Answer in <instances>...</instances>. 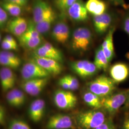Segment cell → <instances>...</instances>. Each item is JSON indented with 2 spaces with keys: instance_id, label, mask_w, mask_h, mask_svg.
I'll list each match as a JSON object with an SVG mask.
<instances>
[{
  "instance_id": "18",
  "label": "cell",
  "mask_w": 129,
  "mask_h": 129,
  "mask_svg": "<svg viewBox=\"0 0 129 129\" xmlns=\"http://www.w3.org/2000/svg\"><path fill=\"white\" fill-rule=\"evenodd\" d=\"M115 28L112 26L108 31L104 41L102 44V49L106 55L107 59L110 62L114 55V48L113 36Z\"/></svg>"
},
{
  "instance_id": "46",
  "label": "cell",
  "mask_w": 129,
  "mask_h": 129,
  "mask_svg": "<svg viewBox=\"0 0 129 129\" xmlns=\"http://www.w3.org/2000/svg\"></svg>"
},
{
  "instance_id": "4",
  "label": "cell",
  "mask_w": 129,
  "mask_h": 129,
  "mask_svg": "<svg viewBox=\"0 0 129 129\" xmlns=\"http://www.w3.org/2000/svg\"><path fill=\"white\" fill-rule=\"evenodd\" d=\"M128 93H119L102 98L101 99L102 107L110 114L115 113L126 101Z\"/></svg>"
},
{
  "instance_id": "41",
  "label": "cell",
  "mask_w": 129,
  "mask_h": 129,
  "mask_svg": "<svg viewBox=\"0 0 129 129\" xmlns=\"http://www.w3.org/2000/svg\"><path fill=\"white\" fill-rule=\"evenodd\" d=\"M112 5L116 6H121L125 9L128 8L127 6L125 4L124 0H109Z\"/></svg>"
},
{
  "instance_id": "17",
  "label": "cell",
  "mask_w": 129,
  "mask_h": 129,
  "mask_svg": "<svg viewBox=\"0 0 129 129\" xmlns=\"http://www.w3.org/2000/svg\"><path fill=\"white\" fill-rule=\"evenodd\" d=\"M110 75L111 78L115 83H120L127 78L129 75V69L124 63H116L111 67Z\"/></svg>"
},
{
  "instance_id": "19",
  "label": "cell",
  "mask_w": 129,
  "mask_h": 129,
  "mask_svg": "<svg viewBox=\"0 0 129 129\" xmlns=\"http://www.w3.org/2000/svg\"><path fill=\"white\" fill-rule=\"evenodd\" d=\"M85 5L88 12L94 16L104 14L107 10L106 3L102 0H88Z\"/></svg>"
},
{
  "instance_id": "11",
  "label": "cell",
  "mask_w": 129,
  "mask_h": 129,
  "mask_svg": "<svg viewBox=\"0 0 129 129\" xmlns=\"http://www.w3.org/2000/svg\"><path fill=\"white\" fill-rule=\"evenodd\" d=\"M54 12L52 8L45 1L35 0L33 8V22L38 23Z\"/></svg>"
},
{
  "instance_id": "23",
  "label": "cell",
  "mask_w": 129,
  "mask_h": 129,
  "mask_svg": "<svg viewBox=\"0 0 129 129\" xmlns=\"http://www.w3.org/2000/svg\"><path fill=\"white\" fill-rule=\"evenodd\" d=\"M18 40L21 46L31 49H36L39 46L42 42V37L37 38L18 37Z\"/></svg>"
},
{
  "instance_id": "32",
  "label": "cell",
  "mask_w": 129,
  "mask_h": 129,
  "mask_svg": "<svg viewBox=\"0 0 129 129\" xmlns=\"http://www.w3.org/2000/svg\"><path fill=\"white\" fill-rule=\"evenodd\" d=\"M122 27L125 32L129 36V9L123 15L122 20Z\"/></svg>"
},
{
  "instance_id": "26",
  "label": "cell",
  "mask_w": 129,
  "mask_h": 129,
  "mask_svg": "<svg viewBox=\"0 0 129 129\" xmlns=\"http://www.w3.org/2000/svg\"><path fill=\"white\" fill-rule=\"evenodd\" d=\"M8 129H31L29 125L23 120L17 119L10 121Z\"/></svg>"
},
{
  "instance_id": "24",
  "label": "cell",
  "mask_w": 129,
  "mask_h": 129,
  "mask_svg": "<svg viewBox=\"0 0 129 129\" xmlns=\"http://www.w3.org/2000/svg\"><path fill=\"white\" fill-rule=\"evenodd\" d=\"M1 7L11 15L14 17H18L21 14V7L17 5L8 2L4 1L1 3Z\"/></svg>"
},
{
  "instance_id": "8",
  "label": "cell",
  "mask_w": 129,
  "mask_h": 129,
  "mask_svg": "<svg viewBox=\"0 0 129 129\" xmlns=\"http://www.w3.org/2000/svg\"><path fill=\"white\" fill-rule=\"evenodd\" d=\"M114 19L113 14L107 12L100 15L94 16L93 24L95 32L99 35H103L109 31L112 26Z\"/></svg>"
},
{
  "instance_id": "39",
  "label": "cell",
  "mask_w": 129,
  "mask_h": 129,
  "mask_svg": "<svg viewBox=\"0 0 129 129\" xmlns=\"http://www.w3.org/2000/svg\"><path fill=\"white\" fill-rule=\"evenodd\" d=\"M28 1L29 0H6L5 1L17 5L22 7L27 5Z\"/></svg>"
},
{
  "instance_id": "9",
  "label": "cell",
  "mask_w": 129,
  "mask_h": 129,
  "mask_svg": "<svg viewBox=\"0 0 129 129\" xmlns=\"http://www.w3.org/2000/svg\"><path fill=\"white\" fill-rule=\"evenodd\" d=\"M70 66L74 72L82 78L91 76L96 73L98 69L94 63L87 60L74 61Z\"/></svg>"
},
{
  "instance_id": "25",
  "label": "cell",
  "mask_w": 129,
  "mask_h": 129,
  "mask_svg": "<svg viewBox=\"0 0 129 129\" xmlns=\"http://www.w3.org/2000/svg\"><path fill=\"white\" fill-rule=\"evenodd\" d=\"M77 0H54L55 7L62 13L67 12L69 7Z\"/></svg>"
},
{
  "instance_id": "6",
  "label": "cell",
  "mask_w": 129,
  "mask_h": 129,
  "mask_svg": "<svg viewBox=\"0 0 129 129\" xmlns=\"http://www.w3.org/2000/svg\"><path fill=\"white\" fill-rule=\"evenodd\" d=\"M21 74L24 80L48 78L50 75L46 70L33 61L23 64Z\"/></svg>"
},
{
  "instance_id": "28",
  "label": "cell",
  "mask_w": 129,
  "mask_h": 129,
  "mask_svg": "<svg viewBox=\"0 0 129 129\" xmlns=\"http://www.w3.org/2000/svg\"><path fill=\"white\" fill-rule=\"evenodd\" d=\"M0 79L2 88L4 91H6L12 88L4 67L2 68L0 70Z\"/></svg>"
},
{
  "instance_id": "27",
  "label": "cell",
  "mask_w": 129,
  "mask_h": 129,
  "mask_svg": "<svg viewBox=\"0 0 129 129\" xmlns=\"http://www.w3.org/2000/svg\"><path fill=\"white\" fill-rule=\"evenodd\" d=\"M0 64L1 65L5 66V67L9 68L10 69L17 68L20 65V63L10 59L7 56L4 55L1 53H0Z\"/></svg>"
},
{
  "instance_id": "29",
  "label": "cell",
  "mask_w": 129,
  "mask_h": 129,
  "mask_svg": "<svg viewBox=\"0 0 129 129\" xmlns=\"http://www.w3.org/2000/svg\"><path fill=\"white\" fill-rule=\"evenodd\" d=\"M44 46L46 47V48L52 52L55 56L57 57L58 62H62L63 60V55L58 49L56 48L55 47L53 46L51 44L48 42H45L43 44Z\"/></svg>"
},
{
  "instance_id": "21",
  "label": "cell",
  "mask_w": 129,
  "mask_h": 129,
  "mask_svg": "<svg viewBox=\"0 0 129 129\" xmlns=\"http://www.w3.org/2000/svg\"><path fill=\"white\" fill-rule=\"evenodd\" d=\"M109 61L102 49L101 46L99 47L96 51L94 63L97 69L106 70L107 69Z\"/></svg>"
},
{
  "instance_id": "30",
  "label": "cell",
  "mask_w": 129,
  "mask_h": 129,
  "mask_svg": "<svg viewBox=\"0 0 129 129\" xmlns=\"http://www.w3.org/2000/svg\"><path fill=\"white\" fill-rule=\"evenodd\" d=\"M70 88V90H76L78 89L79 84L78 79L72 75H66L64 76Z\"/></svg>"
},
{
  "instance_id": "36",
  "label": "cell",
  "mask_w": 129,
  "mask_h": 129,
  "mask_svg": "<svg viewBox=\"0 0 129 129\" xmlns=\"http://www.w3.org/2000/svg\"><path fill=\"white\" fill-rule=\"evenodd\" d=\"M2 48L5 51L10 50H16L18 49L17 47L14 46V45L11 44L10 42L4 38L1 43Z\"/></svg>"
},
{
  "instance_id": "13",
  "label": "cell",
  "mask_w": 129,
  "mask_h": 129,
  "mask_svg": "<svg viewBox=\"0 0 129 129\" xmlns=\"http://www.w3.org/2000/svg\"><path fill=\"white\" fill-rule=\"evenodd\" d=\"M32 61L39 65L49 74L57 75L62 71V67L60 63L53 59L42 57L34 55Z\"/></svg>"
},
{
  "instance_id": "44",
  "label": "cell",
  "mask_w": 129,
  "mask_h": 129,
  "mask_svg": "<svg viewBox=\"0 0 129 129\" xmlns=\"http://www.w3.org/2000/svg\"><path fill=\"white\" fill-rule=\"evenodd\" d=\"M124 129H129V118L125 120L123 123Z\"/></svg>"
},
{
  "instance_id": "43",
  "label": "cell",
  "mask_w": 129,
  "mask_h": 129,
  "mask_svg": "<svg viewBox=\"0 0 129 129\" xmlns=\"http://www.w3.org/2000/svg\"><path fill=\"white\" fill-rule=\"evenodd\" d=\"M4 38H5L6 40H7V41H8L9 42H10L13 45H14V46L18 47L17 42L16 41V40L14 39V37H13L11 35H7L6 36H5Z\"/></svg>"
},
{
  "instance_id": "1",
  "label": "cell",
  "mask_w": 129,
  "mask_h": 129,
  "mask_svg": "<svg viewBox=\"0 0 129 129\" xmlns=\"http://www.w3.org/2000/svg\"><path fill=\"white\" fill-rule=\"evenodd\" d=\"M106 121L105 114L98 109L82 111L76 117V121L82 129H96Z\"/></svg>"
},
{
  "instance_id": "40",
  "label": "cell",
  "mask_w": 129,
  "mask_h": 129,
  "mask_svg": "<svg viewBox=\"0 0 129 129\" xmlns=\"http://www.w3.org/2000/svg\"><path fill=\"white\" fill-rule=\"evenodd\" d=\"M96 129H116L112 122L110 120H106V121L100 127Z\"/></svg>"
},
{
  "instance_id": "20",
  "label": "cell",
  "mask_w": 129,
  "mask_h": 129,
  "mask_svg": "<svg viewBox=\"0 0 129 129\" xmlns=\"http://www.w3.org/2000/svg\"><path fill=\"white\" fill-rule=\"evenodd\" d=\"M55 19L56 14L54 12L39 23H35L37 31L41 35L48 32L51 29L52 25L55 22Z\"/></svg>"
},
{
  "instance_id": "7",
  "label": "cell",
  "mask_w": 129,
  "mask_h": 129,
  "mask_svg": "<svg viewBox=\"0 0 129 129\" xmlns=\"http://www.w3.org/2000/svg\"><path fill=\"white\" fill-rule=\"evenodd\" d=\"M47 129H76L74 122L69 116L56 114L51 116L46 123Z\"/></svg>"
},
{
  "instance_id": "34",
  "label": "cell",
  "mask_w": 129,
  "mask_h": 129,
  "mask_svg": "<svg viewBox=\"0 0 129 129\" xmlns=\"http://www.w3.org/2000/svg\"><path fill=\"white\" fill-rule=\"evenodd\" d=\"M6 100L11 106L17 107L16 98L14 93V89H12L7 93Z\"/></svg>"
},
{
  "instance_id": "5",
  "label": "cell",
  "mask_w": 129,
  "mask_h": 129,
  "mask_svg": "<svg viewBox=\"0 0 129 129\" xmlns=\"http://www.w3.org/2000/svg\"><path fill=\"white\" fill-rule=\"evenodd\" d=\"M55 105L62 110H69L77 105V98L72 92L68 90H58L54 95Z\"/></svg>"
},
{
  "instance_id": "15",
  "label": "cell",
  "mask_w": 129,
  "mask_h": 129,
  "mask_svg": "<svg viewBox=\"0 0 129 129\" xmlns=\"http://www.w3.org/2000/svg\"><path fill=\"white\" fill-rule=\"evenodd\" d=\"M70 35V29L68 24L63 21L57 22L54 26L52 36L58 43L64 44L68 40Z\"/></svg>"
},
{
  "instance_id": "45",
  "label": "cell",
  "mask_w": 129,
  "mask_h": 129,
  "mask_svg": "<svg viewBox=\"0 0 129 129\" xmlns=\"http://www.w3.org/2000/svg\"><path fill=\"white\" fill-rule=\"evenodd\" d=\"M5 1H6V0H5Z\"/></svg>"
},
{
  "instance_id": "35",
  "label": "cell",
  "mask_w": 129,
  "mask_h": 129,
  "mask_svg": "<svg viewBox=\"0 0 129 129\" xmlns=\"http://www.w3.org/2000/svg\"><path fill=\"white\" fill-rule=\"evenodd\" d=\"M4 68H5V71L7 75L8 79L9 80L10 85L12 88H13L14 87L16 81L15 76L14 74V72H13V71L10 68H7V67H4Z\"/></svg>"
},
{
  "instance_id": "33",
  "label": "cell",
  "mask_w": 129,
  "mask_h": 129,
  "mask_svg": "<svg viewBox=\"0 0 129 129\" xmlns=\"http://www.w3.org/2000/svg\"><path fill=\"white\" fill-rule=\"evenodd\" d=\"M8 22V13L2 7L0 8V26L4 28Z\"/></svg>"
},
{
  "instance_id": "3",
  "label": "cell",
  "mask_w": 129,
  "mask_h": 129,
  "mask_svg": "<svg viewBox=\"0 0 129 129\" xmlns=\"http://www.w3.org/2000/svg\"><path fill=\"white\" fill-rule=\"evenodd\" d=\"M92 40V32L88 28H77L72 34V47L76 51H87L91 43Z\"/></svg>"
},
{
  "instance_id": "37",
  "label": "cell",
  "mask_w": 129,
  "mask_h": 129,
  "mask_svg": "<svg viewBox=\"0 0 129 129\" xmlns=\"http://www.w3.org/2000/svg\"><path fill=\"white\" fill-rule=\"evenodd\" d=\"M0 53L7 56L8 57H9V58L12 59V60H14V61L21 64V61L20 58L17 55H16L15 54H14V53L10 52V51H5H5H1Z\"/></svg>"
},
{
  "instance_id": "14",
  "label": "cell",
  "mask_w": 129,
  "mask_h": 129,
  "mask_svg": "<svg viewBox=\"0 0 129 129\" xmlns=\"http://www.w3.org/2000/svg\"><path fill=\"white\" fill-rule=\"evenodd\" d=\"M26 19L20 17H14L8 21L6 24V30L11 34L18 37L23 35L27 28Z\"/></svg>"
},
{
  "instance_id": "31",
  "label": "cell",
  "mask_w": 129,
  "mask_h": 129,
  "mask_svg": "<svg viewBox=\"0 0 129 129\" xmlns=\"http://www.w3.org/2000/svg\"><path fill=\"white\" fill-rule=\"evenodd\" d=\"M14 90L16 98L17 107L23 105L25 101V97L23 92L16 88H14Z\"/></svg>"
},
{
  "instance_id": "42",
  "label": "cell",
  "mask_w": 129,
  "mask_h": 129,
  "mask_svg": "<svg viewBox=\"0 0 129 129\" xmlns=\"http://www.w3.org/2000/svg\"><path fill=\"white\" fill-rule=\"evenodd\" d=\"M5 111L4 107L3 106L0 107V123L1 124L3 125L5 123Z\"/></svg>"
},
{
  "instance_id": "12",
  "label": "cell",
  "mask_w": 129,
  "mask_h": 129,
  "mask_svg": "<svg viewBox=\"0 0 129 129\" xmlns=\"http://www.w3.org/2000/svg\"><path fill=\"white\" fill-rule=\"evenodd\" d=\"M67 12L70 18L76 22H84L87 20L88 18V12L86 5L82 0H77Z\"/></svg>"
},
{
  "instance_id": "38",
  "label": "cell",
  "mask_w": 129,
  "mask_h": 129,
  "mask_svg": "<svg viewBox=\"0 0 129 129\" xmlns=\"http://www.w3.org/2000/svg\"><path fill=\"white\" fill-rule=\"evenodd\" d=\"M58 84L62 88L64 89L65 90H70V88L69 87V83L68 82L66 78H65L64 76L62 78H60L59 80Z\"/></svg>"
},
{
  "instance_id": "16",
  "label": "cell",
  "mask_w": 129,
  "mask_h": 129,
  "mask_svg": "<svg viewBox=\"0 0 129 129\" xmlns=\"http://www.w3.org/2000/svg\"><path fill=\"white\" fill-rule=\"evenodd\" d=\"M46 103L42 99H37L31 103L29 114L31 120L34 122H37L41 120L45 110Z\"/></svg>"
},
{
  "instance_id": "10",
  "label": "cell",
  "mask_w": 129,
  "mask_h": 129,
  "mask_svg": "<svg viewBox=\"0 0 129 129\" xmlns=\"http://www.w3.org/2000/svg\"><path fill=\"white\" fill-rule=\"evenodd\" d=\"M48 81V78L24 80L21 84V87L25 92L30 95L36 96L42 92L46 87Z\"/></svg>"
},
{
  "instance_id": "2",
  "label": "cell",
  "mask_w": 129,
  "mask_h": 129,
  "mask_svg": "<svg viewBox=\"0 0 129 129\" xmlns=\"http://www.w3.org/2000/svg\"><path fill=\"white\" fill-rule=\"evenodd\" d=\"M115 88L113 79L104 75L98 77L88 84L89 91L102 98L111 95Z\"/></svg>"
},
{
  "instance_id": "22",
  "label": "cell",
  "mask_w": 129,
  "mask_h": 129,
  "mask_svg": "<svg viewBox=\"0 0 129 129\" xmlns=\"http://www.w3.org/2000/svg\"><path fill=\"white\" fill-rule=\"evenodd\" d=\"M83 100L88 106L95 109H98L102 107L100 97L92 92L89 91L85 93L83 95Z\"/></svg>"
}]
</instances>
